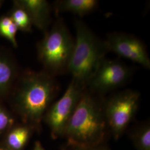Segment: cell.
Wrapping results in <instances>:
<instances>
[{
    "label": "cell",
    "mask_w": 150,
    "mask_h": 150,
    "mask_svg": "<svg viewBox=\"0 0 150 150\" xmlns=\"http://www.w3.org/2000/svg\"><path fill=\"white\" fill-rule=\"evenodd\" d=\"M104 97L87 88L69 121L64 136L73 149L103 145L109 129L104 112Z\"/></svg>",
    "instance_id": "1"
},
{
    "label": "cell",
    "mask_w": 150,
    "mask_h": 150,
    "mask_svg": "<svg viewBox=\"0 0 150 150\" xmlns=\"http://www.w3.org/2000/svg\"><path fill=\"white\" fill-rule=\"evenodd\" d=\"M16 87L19 110L23 118L34 125L40 122L59 88L55 77L44 70L26 72Z\"/></svg>",
    "instance_id": "2"
},
{
    "label": "cell",
    "mask_w": 150,
    "mask_h": 150,
    "mask_svg": "<svg viewBox=\"0 0 150 150\" xmlns=\"http://www.w3.org/2000/svg\"><path fill=\"white\" fill-rule=\"evenodd\" d=\"M75 45L67 74L86 85L108 51L105 41L98 38L81 19H75Z\"/></svg>",
    "instance_id": "3"
},
{
    "label": "cell",
    "mask_w": 150,
    "mask_h": 150,
    "mask_svg": "<svg viewBox=\"0 0 150 150\" xmlns=\"http://www.w3.org/2000/svg\"><path fill=\"white\" fill-rule=\"evenodd\" d=\"M74 45L64 20L59 18L38 43V59L43 70L54 77L67 74Z\"/></svg>",
    "instance_id": "4"
},
{
    "label": "cell",
    "mask_w": 150,
    "mask_h": 150,
    "mask_svg": "<svg viewBox=\"0 0 150 150\" xmlns=\"http://www.w3.org/2000/svg\"><path fill=\"white\" fill-rule=\"evenodd\" d=\"M141 95L133 89H126L104 98V112L109 131L119 139L133 121L139 108Z\"/></svg>",
    "instance_id": "5"
},
{
    "label": "cell",
    "mask_w": 150,
    "mask_h": 150,
    "mask_svg": "<svg viewBox=\"0 0 150 150\" xmlns=\"http://www.w3.org/2000/svg\"><path fill=\"white\" fill-rule=\"evenodd\" d=\"M134 69L117 59L105 58L86 83V88L100 96L116 90L129 82Z\"/></svg>",
    "instance_id": "6"
},
{
    "label": "cell",
    "mask_w": 150,
    "mask_h": 150,
    "mask_svg": "<svg viewBox=\"0 0 150 150\" xmlns=\"http://www.w3.org/2000/svg\"><path fill=\"white\" fill-rule=\"evenodd\" d=\"M86 89L85 84L72 79L62 96L50 108L46 120L54 139L64 136L67 124Z\"/></svg>",
    "instance_id": "7"
},
{
    "label": "cell",
    "mask_w": 150,
    "mask_h": 150,
    "mask_svg": "<svg viewBox=\"0 0 150 150\" xmlns=\"http://www.w3.org/2000/svg\"><path fill=\"white\" fill-rule=\"evenodd\" d=\"M108 52L150 69V59L144 43L134 35L123 32H112L104 40Z\"/></svg>",
    "instance_id": "8"
},
{
    "label": "cell",
    "mask_w": 150,
    "mask_h": 150,
    "mask_svg": "<svg viewBox=\"0 0 150 150\" xmlns=\"http://www.w3.org/2000/svg\"><path fill=\"white\" fill-rule=\"evenodd\" d=\"M18 6L26 11L32 25L46 33L51 22V7L45 0H19L14 1Z\"/></svg>",
    "instance_id": "9"
},
{
    "label": "cell",
    "mask_w": 150,
    "mask_h": 150,
    "mask_svg": "<svg viewBox=\"0 0 150 150\" xmlns=\"http://www.w3.org/2000/svg\"><path fill=\"white\" fill-rule=\"evenodd\" d=\"M98 6L97 0H59L55 2L54 7L57 14L70 12L82 17L95 11Z\"/></svg>",
    "instance_id": "10"
},
{
    "label": "cell",
    "mask_w": 150,
    "mask_h": 150,
    "mask_svg": "<svg viewBox=\"0 0 150 150\" xmlns=\"http://www.w3.org/2000/svg\"><path fill=\"white\" fill-rule=\"evenodd\" d=\"M17 76V67L11 57L0 51V95L10 90Z\"/></svg>",
    "instance_id": "11"
},
{
    "label": "cell",
    "mask_w": 150,
    "mask_h": 150,
    "mask_svg": "<svg viewBox=\"0 0 150 150\" xmlns=\"http://www.w3.org/2000/svg\"><path fill=\"white\" fill-rule=\"evenodd\" d=\"M136 150H150L149 121L139 123L132 129L130 134Z\"/></svg>",
    "instance_id": "12"
},
{
    "label": "cell",
    "mask_w": 150,
    "mask_h": 150,
    "mask_svg": "<svg viewBox=\"0 0 150 150\" xmlns=\"http://www.w3.org/2000/svg\"><path fill=\"white\" fill-rule=\"evenodd\" d=\"M11 19L18 30L24 32H30L32 23L28 13L21 7L15 5V8L12 12Z\"/></svg>",
    "instance_id": "13"
},
{
    "label": "cell",
    "mask_w": 150,
    "mask_h": 150,
    "mask_svg": "<svg viewBox=\"0 0 150 150\" xmlns=\"http://www.w3.org/2000/svg\"><path fill=\"white\" fill-rule=\"evenodd\" d=\"M29 136L30 129L27 127H18L8 135V144L15 150H20L27 142Z\"/></svg>",
    "instance_id": "14"
},
{
    "label": "cell",
    "mask_w": 150,
    "mask_h": 150,
    "mask_svg": "<svg viewBox=\"0 0 150 150\" xmlns=\"http://www.w3.org/2000/svg\"><path fill=\"white\" fill-rule=\"evenodd\" d=\"M18 30V29L16 26V25L13 23V22H12L8 27L7 32H6L5 36H4L6 38L8 41H10L15 47L17 46L16 40V35Z\"/></svg>",
    "instance_id": "15"
},
{
    "label": "cell",
    "mask_w": 150,
    "mask_h": 150,
    "mask_svg": "<svg viewBox=\"0 0 150 150\" xmlns=\"http://www.w3.org/2000/svg\"><path fill=\"white\" fill-rule=\"evenodd\" d=\"M12 22L10 16H4L0 19V35L3 36H5Z\"/></svg>",
    "instance_id": "16"
},
{
    "label": "cell",
    "mask_w": 150,
    "mask_h": 150,
    "mask_svg": "<svg viewBox=\"0 0 150 150\" xmlns=\"http://www.w3.org/2000/svg\"><path fill=\"white\" fill-rule=\"evenodd\" d=\"M10 123V118L5 111L0 108V131L6 128Z\"/></svg>",
    "instance_id": "17"
},
{
    "label": "cell",
    "mask_w": 150,
    "mask_h": 150,
    "mask_svg": "<svg viewBox=\"0 0 150 150\" xmlns=\"http://www.w3.org/2000/svg\"><path fill=\"white\" fill-rule=\"evenodd\" d=\"M102 147L103 146L93 148H76L74 149V150H101Z\"/></svg>",
    "instance_id": "18"
},
{
    "label": "cell",
    "mask_w": 150,
    "mask_h": 150,
    "mask_svg": "<svg viewBox=\"0 0 150 150\" xmlns=\"http://www.w3.org/2000/svg\"><path fill=\"white\" fill-rule=\"evenodd\" d=\"M33 150H45L42 148V147L41 146V144L38 142H37L35 145V149Z\"/></svg>",
    "instance_id": "19"
},
{
    "label": "cell",
    "mask_w": 150,
    "mask_h": 150,
    "mask_svg": "<svg viewBox=\"0 0 150 150\" xmlns=\"http://www.w3.org/2000/svg\"><path fill=\"white\" fill-rule=\"evenodd\" d=\"M101 150H110L109 149H108V148H107V147H103H103H102V149H101Z\"/></svg>",
    "instance_id": "20"
},
{
    "label": "cell",
    "mask_w": 150,
    "mask_h": 150,
    "mask_svg": "<svg viewBox=\"0 0 150 150\" xmlns=\"http://www.w3.org/2000/svg\"><path fill=\"white\" fill-rule=\"evenodd\" d=\"M61 150H67V149L66 147H62V149H61Z\"/></svg>",
    "instance_id": "21"
},
{
    "label": "cell",
    "mask_w": 150,
    "mask_h": 150,
    "mask_svg": "<svg viewBox=\"0 0 150 150\" xmlns=\"http://www.w3.org/2000/svg\"><path fill=\"white\" fill-rule=\"evenodd\" d=\"M0 150H5V149H2V148H1L0 147Z\"/></svg>",
    "instance_id": "22"
},
{
    "label": "cell",
    "mask_w": 150,
    "mask_h": 150,
    "mask_svg": "<svg viewBox=\"0 0 150 150\" xmlns=\"http://www.w3.org/2000/svg\"><path fill=\"white\" fill-rule=\"evenodd\" d=\"M1 4H2V1H0V6H1Z\"/></svg>",
    "instance_id": "23"
}]
</instances>
